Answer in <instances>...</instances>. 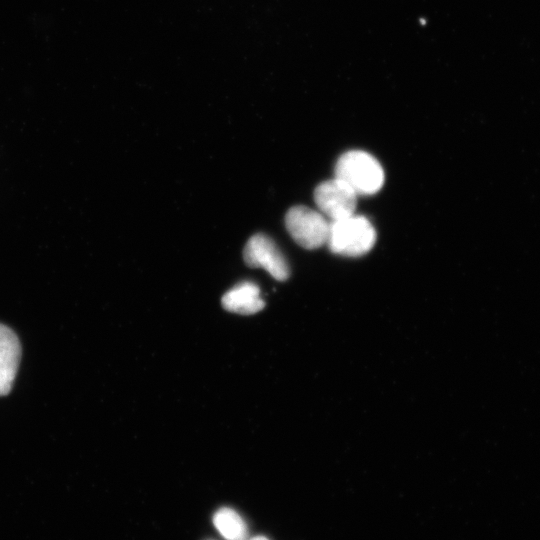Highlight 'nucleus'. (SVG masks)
<instances>
[{
  "instance_id": "nucleus-1",
  "label": "nucleus",
  "mask_w": 540,
  "mask_h": 540,
  "mask_svg": "<svg viewBox=\"0 0 540 540\" xmlns=\"http://www.w3.org/2000/svg\"><path fill=\"white\" fill-rule=\"evenodd\" d=\"M335 177L346 183L357 195L374 194L384 183V172L378 160L360 150L348 151L338 159Z\"/></svg>"
},
{
  "instance_id": "nucleus-2",
  "label": "nucleus",
  "mask_w": 540,
  "mask_h": 540,
  "mask_svg": "<svg viewBox=\"0 0 540 540\" xmlns=\"http://www.w3.org/2000/svg\"><path fill=\"white\" fill-rule=\"evenodd\" d=\"M375 241V229L363 216L353 214L330 223L327 243L336 254L360 256L370 251Z\"/></svg>"
},
{
  "instance_id": "nucleus-3",
  "label": "nucleus",
  "mask_w": 540,
  "mask_h": 540,
  "mask_svg": "<svg viewBox=\"0 0 540 540\" xmlns=\"http://www.w3.org/2000/svg\"><path fill=\"white\" fill-rule=\"evenodd\" d=\"M285 226L294 241L305 249H316L327 243L330 223L312 208L303 205L290 208Z\"/></svg>"
},
{
  "instance_id": "nucleus-4",
  "label": "nucleus",
  "mask_w": 540,
  "mask_h": 540,
  "mask_svg": "<svg viewBox=\"0 0 540 540\" xmlns=\"http://www.w3.org/2000/svg\"><path fill=\"white\" fill-rule=\"evenodd\" d=\"M243 259L247 266L264 268L273 278L284 281L289 277L288 263L274 241L258 233L247 241L243 249Z\"/></svg>"
},
{
  "instance_id": "nucleus-5",
  "label": "nucleus",
  "mask_w": 540,
  "mask_h": 540,
  "mask_svg": "<svg viewBox=\"0 0 540 540\" xmlns=\"http://www.w3.org/2000/svg\"><path fill=\"white\" fill-rule=\"evenodd\" d=\"M314 201L324 216L336 221L354 214L357 194L346 183L335 177L315 188Z\"/></svg>"
},
{
  "instance_id": "nucleus-6",
  "label": "nucleus",
  "mask_w": 540,
  "mask_h": 540,
  "mask_svg": "<svg viewBox=\"0 0 540 540\" xmlns=\"http://www.w3.org/2000/svg\"><path fill=\"white\" fill-rule=\"evenodd\" d=\"M21 357V346L17 335L7 326L0 324V396L10 392Z\"/></svg>"
},
{
  "instance_id": "nucleus-7",
  "label": "nucleus",
  "mask_w": 540,
  "mask_h": 540,
  "mask_svg": "<svg viewBox=\"0 0 540 540\" xmlns=\"http://www.w3.org/2000/svg\"><path fill=\"white\" fill-rule=\"evenodd\" d=\"M221 303L227 311L242 315L257 313L265 306L259 287L250 281L241 282L227 291Z\"/></svg>"
},
{
  "instance_id": "nucleus-8",
  "label": "nucleus",
  "mask_w": 540,
  "mask_h": 540,
  "mask_svg": "<svg viewBox=\"0 0 540 540\" xmlns=\"http://www.w3.org/2000/svg\"><path fill=\"white\" fill-rule=\"evenodd\" d=\"M214 524L226 540H245L247 527L241 516L231 508L219 509L213 518Z\"/></svg>"
},
{
  "instance_id": "nucleus-9",
  "label": "nucleus",
  "mask_w": 540,
  "mask_h": 540,
  "mask_svg": "<svg viewBox=\"0 0 540 540\" xmlns=\"http://www.w3.org/2000/svg\"><path fill=\"white\" fill-rule=\"evenodd\" d=\"M250 540H268V539L266 537H264V536H258V537H254V538H252Z\"/></svg>"
}]
</instances>
